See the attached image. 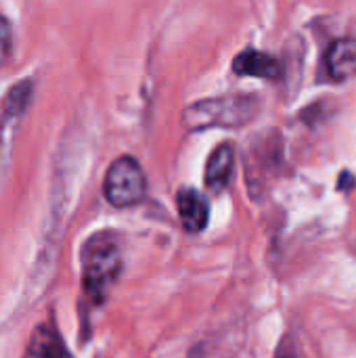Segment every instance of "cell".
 I'll return each mask as SVG.
<instances>
[{
    "label": "cell",
    "mask_w": 356,
    "mask_h": 358,
    "mask_svg": "<svg viewBox=\"0 0 356 358\" xmlns=\"http://www.w3.org/2000/svg\"><path fill=\"white\" fill-rule=\"evenodd\" d=\"M82 289L92 304H103L111 285L122 273V250L118 239L103 231L94 233L82 245Z\"/></svg>",
    "instance_id": "6da1fadb"
},
{
    "label": "cell",
    "mask_w": 356,
    "mask_h": 358,
    "mask_svg": "<svg viewBox=\"0 0 356 358\" xmlns=\"http://www.w3.org/2000/svg\"><path fill=\"white\" fill-rule=\"evenodd\" d=\"M262 101L258 94H225L204 99L183 111V126L191 132L208 128H241L258 117Z\"/></svg>",
    "instance_id": "7a4b0ae2"
},
{
    "label": "cell",
    "mask_w": 356,
    "mask_h": 358,
    "mask_svg": "<svg viewBox=\"0 0 356 358\" xmlns=\"http://www.w3.org/2000/svg\"><path fill=\"white\" fill-rule=\"evenodd\" d=\"M103 195L113 208H132L141 203L147 195V178L141 164L130 157H118L105 174L103 180Z\"/></svg>",
    "instance_id": "3957f363"
},
{
    "label": "cell",
    "mask_w": 356,
    "mask_h": 358,
    "mask_svg": "<svg viewBox=\"0 0 356 358\" xmlns=\"http://www.w3.org/2000/svg\"><path fill=\"white\" fill-rule=\"evenodd\" d=\"M176 210L187 233H201L210 220V203L197 189H180L176 195Z\"/></svg>",
    "instance_id": "277c9868"
},
{
    "label": "cell",
    "mask_w": 356,
    "mask_h": 358,
    "mask_svg": "<svg viewBox=\"0 0 356 358\" xmlns=\"http://www.w3.org/2000/svg\"><path fill=\"white\" fill-rule=\"evenodd\" d=\"M23 358H73L59 329L52 323H40L31 331Z\"/></svg>",
    "instance_id": "5b68a950"
},
{
    "label": "cell",
    "mask_w": 356,
    "mask_h": 358,
    "mask_svg": "<svg viewBox=\"0 0 356 358\" xmlns=\"http://www.w3.org/2000/svg\"><path fill=\"white\" fill-rule=\"evenodd\" d=\"M233 69L239 76H254V78H264V80H279L283 76V65L275 57L254 50V48L237 55L233 61Z\"/></svg>",
    "instance_id": "8992f818"
},
{
    "label": "cell",
    "mask_w": 356,
    "mask_h": 358,
    "mask_svg": "<svg viewBox=\"0 0 356 358\" xmlns=\"http://www.w3.org/2000/svg\"><path fill=\"white\" fill-rule=\"evenodd\" d=\"M233 168H235V149L231 143H222L218 145L206 166V187L214 193H220L231 176H233Z\"/></svg>",
    "instance_id": "52a82bcc"
},
{
    "label": "cell",
    "mask_w": 356,
    "mask_h": 358,
    "mask_svg": "<svg viewBox=\"0 0 356 358\" xmlns=\"http://www.w3.org/2000/svg\"><path fill=\"white\" fill-rule=\"evenodd\" d=\"M327 71L336 82L356 78V38H340L327 50Z\"/></svg>",
    "instance_id": "ba28073f"
},
{
    "label": "cell",
    "mask_w": 356,
    "mask_h": 358,
    "mask_svg": "<svg viewBox=\"0 0 356 358\" xmlns=\"http://www.w3.org/2000/svg\"><path fill=\"white\" fill-rule=\"evenodd\" d=\"M29 96H31V82L21 80L19 84H15L6 92V96L2 101V113L6 117H19L25 111V107L29 103Z\"/></svg>",
    "instance_id": "9c48e42d"
},
{
    "label": "cell",
    "mask_w": 356,
    "mask_h": 358,
    "mask_svg": "<svg viewBox=\"0 0 356 358\" xmlns=\"http://www.w3.org/2000/svg\"><path fill=\"white\" fill-rule=\"evenodd\" d=\"M10 48H13V34H10V23L6 17L0 15V67L6 63V59L10 57Z\"/></svg>",
    "instance_id": "30bf717a"
},
{
    "label": "cell",
    "mask_w": 356,
    "mask_h": 358,
    "mask_svg": "<svg viewBox=\"0 0 356 358\" xmlns=\"http://www.w3.org/2000/svg\"><path fill=\"white\" fill-rule=\"evenodd\" d=\"M277 358H298V352H296V344L292 338H285L277 350Z\"/></svg>",
    "instance_id": "8fae6325"
},
{
    "label": "cell",
    "mask_w": 356,
    "mask_h": 358,
    "mask_svg": "<svg viewBox=\"0 0 356 358\" xmlns=\"http://www.w3.org/2000/svg\"><path fill=\"white\" fill-rule=\"evenodd\" d=\"M189 358H201V355H199V352L195 350V352H193V355H191V357H189Z\"/></svg>",
    "instance_id": "7c38bea8"
}]
</instances>
